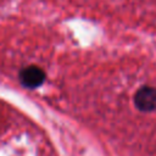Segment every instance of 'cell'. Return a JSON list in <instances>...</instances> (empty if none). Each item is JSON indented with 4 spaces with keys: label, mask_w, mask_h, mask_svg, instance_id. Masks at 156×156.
<instances>
[{
    "label": "cell",
    "mask_w": 156,
    "mask_h": 156,
    "mask_svg": "<svg viewBox=\"0 0 156 156\" xmlns=\"http://www.w3.org/2000/svg\"><path fill=\"white\" fill-rule=\"evenodd\" d=\"M134 104L139 111L143 112L156 111V89L152 87L140 88L135 93Z\"/></svg>",
    "instance_id": "1"
},
{
    "label": "cell",
    "mask_w": 156,
    "mask_h": 156,
    "mask_svg": "<svg viewBox=\"0 0 156 156\" xmlns=\"http://www.w3.org/2000/svg\"><path fill=\"white\" fill-rule=\"evenodd\" d=\"M20 80L24 87L33 89L43 84V82L45 80V73L37 66H28L21 71Z\"/></svg>",
    "instance_id": "2"
}]
</instances>
